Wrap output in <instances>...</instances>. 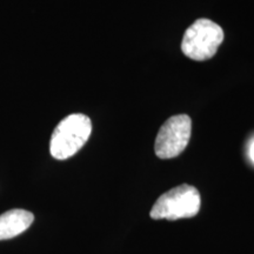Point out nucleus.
<instances>
[{
  "instance_id": "obj_1",
  "label": "nucleus",
  "mask_w": 254,
  "mask_h": 254,
  "mask_svg": "<svg viewBox=\"0 0 254 254\" xmlns=\"http://www.w3.org/2000/svg\"><path fill=\"white\" fill-rule=\"evenodd\" d=\"M92 132V123L87 116L71 114L60 122L51 136L50 152L58 160L74 155L86 144Z\"/></svg>"
},
{
  "instance_id": "obj_2",
  "label": "nucleus",
  "mask_w": 254,
  "mask_h": 254,
  "mask_svg": "<svg viewBox=\"0 0 254 254\" xmlns=\"http://www.w3.org/2000/svg\"><path fill=\"white\" fill-rule=\"evenodd\" d=\"M200 205L201 198L199 190L195 187L184 184L159 196L151 209L150 215L154 220L193 218L199 213Z\"/></svg>"
},
{
  "instance_id": "obj_3",
  "label": "nucleus",
  "mask_w": 254,
  "mask_h": 254,
  "mask_svg": "<svg viewBox=\"0 0 254 254\" xmlns=\"http://www.w3.org/2000/svg\"><path fill=\"white\" fill-rule=\"evenodd\" d=\"M224 40V31L209 19H198L187 28L182 41V51L195 62H204L215 56Z\"/></svg>"
},
{
  "instance_id": "obj_4",
  "label": "nucleus",
  "mask_w": 254,
  "mask_h": 254,
  "mask_svg": "<svg viewBox=\"0 0 254 254\" xmlns=\"http://www.w3.org/2000/svg\"><path fill=\"white\" fill-rule=\"evenodd\" d=\"M192 133V120L186 114L171 117L159 129L154 151L158 158L172 159L182 154Z\"/></svg>"
},
{
  "instance_id": "obj_5",
  "label": "nucleus",
  "mask_w": 254,
  "mask_h": 254,
  "mask_svg": "<svg viewBox=\"0 0 254 254\" xmlns=\"http://www.w3.org/2000/svg\"><path fill=\"white\" fill-rule=\"evenodd\" d=\"M34 215L25 209H11L0 215V240L18 237L31 226Z\"/></svg>"
},
{
  "instance_id": "obj_6",
  "label": "nucleus",
  "mask_w": 254,
  "mask_h": 254,
  "mask_svg": "<svg viewBox=\"0 0 254 254\" xmlns=\"http://www.w3.org/2000/svg\"><path fill=\"white\" fill-rule=\"evenodd\" d=\"M249 153H250V158H251V160H252L253 163H254V140L252 141V144H251V146H250V151H249Z\"/></svg>"
}]
</instances>
